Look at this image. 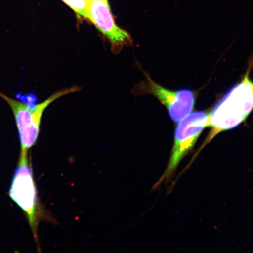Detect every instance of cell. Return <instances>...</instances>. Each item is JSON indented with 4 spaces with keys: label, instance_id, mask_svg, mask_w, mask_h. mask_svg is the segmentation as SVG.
Returning <instances> with one entry per match:
<instances>
[{
    "label": "cell",
    "instance_id": "cell-1",
    "mask_svg": "<svg viewBox=\"0 0 253 253\" xmlns=\"http://www.w3.org/2000/svg\"><path fill=\"white\" fill-rule=\"evenodd\" d=\"M250 70L251 66L241 81L227 91L208 115L207 126L211 129L201 149L220 132L242 124L252 113L253 81L249 77Z\"/></svg>",
    "mask_w": 253,
    "mask_h": 253
},
{
    "label": "cell",
    "instance_id": "cell-2",
    "mask_svg": "<svg viewBox=\"0 0 253 253\" xmlns=\"http://www.w3.org/2000/svg\"><path fill=\"white\" fill-rule=\"evenodd\" d=\"M27 150H21L18 163L12 178L9 197L27 217L28 223L33 233L35 240L39 244L38 227L43 219L44 211L40 205L33 170L28 158Z\"/></svg>",
    "mask_w": 253,
    "mask_h": 253
},
{
    "label": "cell",
    "instance_id": "cell-3",
    "mask_svg": "<svg viewBox=\"0 0 253 253\" xmlns=\"http://www.w3.org/2000/svg\"><path fill=\"white\" fill-rule=\"evenodd\" d=\"M79 90V87H74L58 91L42 103L37 104L33 109L27 103L12 99L0 91V97L7 103L14 116L21 150L28 151L36 144L39 138L41 119L47 107L59 98Z\"/></svg>",
    "mask_w": 253,
    "mask_h": 253
},
{
    "label": "cell",
    "instance_id": "cell-4",
    "mask_svg": "<svg viewBox=\"0 0 253 253\" xmlns=\"http://www.w3.org/2000/svg\"><path fill=\"white\" fill-rule=\"evenodd\" d=\"M208 123V115L202 111L189 114L176 126L171 157L166 171L157 185L169 179L182 158L194 147Z\"/></svg>",
    "mask_w": 253,
    "mask_h": 253
},
{
    "label": "cell",
    "instance_id": "cell-5",
    "mask_svg": "<svg viewBox=\"0 0 253 253\" xmlns=\"http://www.w3.org/2000/svg\"><path fill=\"white\" fill-rule=\"evenodd\" d=\"M137 90L141 93L153 95L164 104L170 118L175 122L181 121L194 109L195 96L194 91L189 89L172 91L161 86L151 78L146 79L138 85Z\"/></svg>",
    "mask_w": 253,
    "mask_h": 253
},
{
    "label": "cell",
    "instance_id": "cell-6",
    "mask_svg": "<svg viewBox=\"0 0 253 253\" xmlns=\"http://www.w3.org/2000/svg\"><path fill=\"white\" fill-rule=\"evenodd\" d=\"M87 19L109 40L114 48H122L132 42L131 36L115 23L108 0H88Z\"/></svg>",
    "mask_w": 253,
    "mask_h": 253
},
{
    "label": "cell",
    "instance_id": "cell-7",
    "mask_svg": "<svg viewBox=\"0 0 253 253\" xmlns=\"http://www.w3.org/2000/svg\"><path fill=\"white\" fill-rule=\"evenodd\" d=\"M80 17L87 19V0H62Z\"/></svg>",
    "mask_w": 253,
    "mask_h": 253
},
{
    "label": "cell",
    "instance_id": "cell-8",
    "mask_svg": "<svg viewBox=\"0 0 253 253\" xmlns=\"http://www.w3.org/2000/svg\"><path fill=\"white\" fill-rule=\"evenodd\" d=\"M87 1H88V0H87Z\"/></svg>",
    "mask_w": 253,
    "mask_h": 253
}]
</instances>
